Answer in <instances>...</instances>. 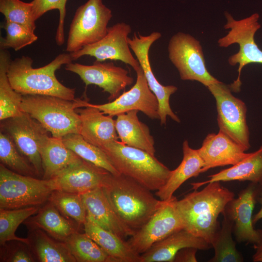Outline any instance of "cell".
Here are the masks:
<instances>
[{"instance_id":"cell-33","label":"cell","mask_w":262,"mask_h":262,"mask_svg":"<svg viewBox=\"0 0 262 262\" xmlns=\"http://www.w3.org/2000/svg\"><path fill=\"white\" fill-rule=\"evenodd\" d=\"M223 216L221 227L217 231L212 243L214 250V255L208 262H244V258L237 249L236 242L232 239V224L225 215Z\"/></svg>"},{"instance_id":"cell-20","label":"cell","mask_w":262,"mask_h":262,"mask_svg":"<svg viewBox=\"0 0 262 262\" xmlns=\"http://www.w3.org/2000/svg\"><path fill=\"white\" fill-rule=\"evenodd\" d=\"M86 212V219L102 228L124 239L135 231L127 226L117 216L101 187L82 194Z\"/></svg>"},{"instance_id":"cell-30","label":"cell","mask_w":262,"mask_h":262,"mask_svg":"<svg viewBox=\"0 0 262 262\" xmlns=\"http://www.w3.org/2000/svg\"><path fill=\"white\" fill-rule=\"evenodd\" d=\"M9 53L0 51V120L21 115L20 105L23 95L15 91L11 85L7 70L11 61Z\"/></svg>"},{"instance_id":"cell-11","label":"cell","mask_w":262,"mask_h":262,"mask_svg":"<svg viewBox=\"0 0 262 262\" xmlns=\"http://www.w3.org/2000/svg\"><path fill=\"white\" fill-rule=\"evenodd\" d=\"M0 121V131L6 133L12 139L19 151L33 166L38 177H43L39 147L50 136L49 131L38 121L23 112L19 116Z\"/></svg>"},{"instance_id":"cell-37","label":"cell","mask_w":262,"mask_h":262,"mask_svg":"<svg viewBox=\"0 0 262 262\" xmlns=\"http://www.w3.org/2000/svg\"><path fill=\"white\" fill-rule=\"evenodd\" d=\"M0 12L5 20L20 24L34 32L35 21L32 13L31 2H25L21 0H0Z\"/></svg>"},{"instance_id":"cell-13","label":"cell","mask_w":262,"mask_h":262,"mask_svg":"<svg viewBox=\"0 0 262 262\" xmlns=\"http://www.w3.org/2000/svg\"><path fill=\"white\" fill-rule=\"evenodd\" d=\"M131 26L125 22H118L108 28L106 34L97 42L86 46L80 50L70 53L72 60L83 56H90L96 61H120L131 66L136 71L140 67L132 54L128 43Z\"/></svg>"},{"instance_id":"cell-42","label":"cell","mask_w":262,"mask_h":262,"mask_svg":"<svg viewBox=\"0 0 262 262\" xmlns=\"http://www.w3.org/2000/svg\"><path fill=\"white\" fill-rule=\"evenodd\" d=\"M257 201L260 204L261 208L259 211L253 216V224L254 225L262 219V185H259Z\"/></svg>"},{"instance_id":"cell-19","label":"cell","mask_w":262,"mask_h":262,"mask_svg":"<svg viewBox=\"0 0 262 262\" xmlns=\"http://www.w3.org/2000/svg\"><path fill=\"white\" fill-rule=\"evenodd\" d=\"M197 150L204 164L201 173L212 168L234 165L249 154L243 147L220 131L208 134Z\"/></svg>"},{"instance_id":"cell-31","label":"cell","mask_w":262,"mask_h":262,"mask_svg":"<svg viewBox=\"0 0 262 262\" xmlns=\"http://www.w3.org/2000/svg\"><path fill=\"white\" fill-rule=\"evenodd\" d=\"M64 144L82 159L101 167L112 174L119 172L111 163L106 153L99 147L85 141L80 134L70 133L62 138Z\"/></svg>"},{"instance_id":"cell-18","label":"cell","mask_w":262,"mask_h":262,"mask_svg":"<svg viewBox=\"0 0 262 262\" xmlns=\"http://www.w3.org/2000/svg\"><path fill=\"white\" fill-rule=\"evenodd\" d=\"M109 173L82 159L62 170L51 180L55 185V190L82 195L102 188Z\"/></svg>"},{"instance_id":"cell-28","label":"cell","mask_w":262,"mask_h":262,"mask_svg":"<svg viewBox=\"0 0 262 262\" xmlns=\"http://www.w3.org/2000/svg\"><path fill=\"white\" fill-rule=\"evenodd\" d=\"M43 169L42 179L50 180L62 170L82 159L68 148L62 138L49 136L40 146Z\"/></svg>"},{"instance_id":"cell-35","label":"cell","mask_w":262,"mask_h":262,"mask_svg":"<svg viewBox=\"0 0 262 262\" xmlns=\"http://www.w3.org/2000/svg\"><path fill=\"white\" fill-rule=\"evenodd\" d=\"M0 163L16 173L38 177L33 166L19 151L15 143L6 133L0 131Z\"/></svg>"},{"instance_id":"cell-23","label":"cell","mask_w":262,"mask_h":262,"mask_svg":"<svg viewBox=\"0 0 262 262\" xmlns=\"http://www.w3.org/2000/svg\"><path fill=\"white\" fill-rule=\"evenodd\" d=\"M23 224L29 229H42L55 239L64 242L78 231L79 226L63 215L49 201L41 206L36 214L28 218Z\"/></svg>"},{"instance_id":"cell-4","label":"cell","mask_w":262,"mask_h":262,"mask_svg":"<svg viewBox=\"0 0 262 262\" xmlns=\"http://www.w3.org/2000/svg\"><path fill=\"white\" fill-rule=\"evenodd\" d=\"M120 174L129 177L150 191H158L169 178L171 170L154 155L115 141L100 147Z\"/></svg>"},{"instance_id":"cell-29","label":"cell","mask_w":262,"mask_h":262,"mask_svg":"<svg viewBox=\"0 0 262 262\" xmlns=\"http://www.w3.org/2000/svg\"><path fill=\"white\" fill-rule=\"evenodd\" d=\"M29 246L36 261L77 262L66 244L39 228L29 229Z\"/></svg>"},{"instance_id":"cell-34","label":"cell","mask_w":262,"mask_h":262,"mask_svg":"<svg viewBox=\"0 0 262 262\" xmlns=\"http://www.w3.org/2000/svg\"><path fill=\"white\" fill-rule=\"evenodd\" d=\"M40 207L31 206L19 209L0 208V245L10 241H18L29 245L28 238L17 237L15 232L20 224L36 214Z\"/></svg>"},{"instance_id":"cell-40","label":"cell","mask_w":262,"mask_h":262,"mask_svg":"<svg viewBox=\"0 0 262 262\" xmlns=\"http://www.w3.org/2000/svg\"><path fill=\"white\" fill-rule=\"evenodd\" d=\"M0 262H34L28 245L18 241H10L0 246Z\"/></svg>"},{"instance_id":"cell-27","label":"cell","mask_w":262,"mask_h":262,"mask_svg":"<svg viewBox=\"0 0 262 262\" xmlns=\"http://www.w3.org/2000/svg\"><path fill=\"white\" fill-rule=\"evenodd\" d=\"M183 159L180 165L171 174L165 184L155 192V195L164 201L170 199L175 191L185 181L201 173L203 162L197 149L192 148L187 140L182 144Z\"/></svg>"},{"instance_id":"cell-41","label":"cell","mask_w":262,"mask_h":262,"mask_svg":"<svg viewBox=\"0 0 262 262\" xmlns=\"http://www.w3.org/2000/svg\"><path fill=\"white\" fill-rule=\"evenodd\" d=\"M197 249L194 247L184 248L176 254L174 262H196V254Z\"/></svg>"},{"instance_id":"cell-1","label":"cell","mask_w":262,"mask_h":262,"mask_svg":"<svg viewBox=\"0 0 262 262\" xmlns=\"http://www.w3.org/2000/svg\"><path fill=\"white\" fill-rule=\"evenodd\" d=\"M234 196L220 182L214 181L208 183L200 191L195 190L181 199L177 200L176 208L183 229L212 245L220 227L218 216Z\"/></svg>"},{"instance_id":"cell-25","label":"cell","mask_w":262,"mask_h":262,"mask_svg":"<svg viewBox=\"0 0 262 262\" xmlns=\"http://www.w3.org/2000/svg\"><path fill=\"white\" fill-rule=\"evenodd\" d=\"M138 111L131 110L116 115L115 128L120 142L155 155L154 140L148 126L140 121Z\"/></svg>"},{"instance_id":"cell-7","label":"cell","mask_w":262,"mask_h":262,"mask_svg":"<svg viewBox=\"0 0 262 262\" xmlns=\"http://www.w3.org/2000/svg\"><path fill=\"white\" fill-rule=\"evenodd\" d=\"M225 16L227 22L224 28L230 30L226 35L219 39L218 43L221 47H228L235 43L239 45V51L228 60L231 66L239 65L238 77L229 85L231 91L238 92L240 90V76L243 67L250 63L262 64V50L254 40V35L261 28L258 22L260 16L258 13H254L245 18L236 20L229 13H226Z\"/></svg>"},{"instance_id":"cell-3","label":"cell","mask_w":262,"mask_h":262,"mask_svg":"<svg viewBox=\"0 0 262 262\" xmlns=\"http://www.w3.org/2000/svg\"><path fill=\"white\" fill-rule=\"evenodd\" d=\"M72 61L70 53H63L47 65L34 68L33 59L23 55L11 60L7 75L14 89L22 95H48L75 100V89L63 85L55 75L63 65Z\"/></svg>"},{"instance_id":"cell-36","label":"cell","mask_w":262,"mask_h":262,"mask_svg":"<svg viewBox=\"0 0 262 262\" xmlns=\"http://www.w3.org/2000/svg\"><path fill=\"white\" fill-rule=\"evenodd\" d=\"M65 217L72 219L79 225H83L86 219V212L81 194L54 190L49 200Z\"/></svg>"},{"instance_id":"cell-2","label":"cell","mask_w":262,"mask_h":262,"mask_svg":"<svg viewBox=\"0 0 262 262\" xmlns=\"http://www.w3.org/2000/svg\"><path fill=\"white\" fill-rule=\"evenodd\" d=\"M113 209L135 231L144 226L165 201L158 199L151 191L122 174L109 173L102 187Z\"/></svg>"},{"instance_id":"cell-43","label":"cell","mask_w":262,"mask_h":262,"mask_svg":"<svg viewBox=\"0 0 262 262\" xmlns=\"http://www.w3.org/2000/svg\"><path fill=\"white\" fill-rule=\"evenodd\" d=\"M254 247L256 251L252 256L253 262H262V242L254 245Z\"/></svg>"},{"instance_id":"cell-39","label":"cell","mask_w":262,"mask_h":262,"mask_svg":"<svg viewBox=\"0 0 262 262\" xmlns=\"http://www.w3.org/2000/svg\"><path fill=\"white\" fill-rule=\"evenodd\" d=\"M68 0H33L32 13L36 21L44 14L50 10L57 9L59 12V20L56 30L55 41L58 46L65 42L64 23L66 15V3Z\"/></svg>"},{"instance_id":"cell-26","label":"cell","mask_w":262,"mask_h":262,"mask_svg":"<svg viewBox=\"0 0 262 262\" xmlns=\"http://www.w3.org/2000/svg\"><path fill=\"white\" fill-rule=\"evenodd\" d=\"M83 226L84 232L115 262H141V255L127 241L89 219H86Z\"/></svg>"},{"instance_id":"cell-5","label":"cell","mask_w":262,"mask_h":262,"mask_svg":"<svg viewBox=\"0 0 262 262\" xmlns=\"http://www.w3.org/2000/svg\"><path fill=\"white\" fill-rule=\"evenodd\" d=\"M20 107L53 137L63 138L68 134L81 133V121L76 111L80 108L79 98L69 100L51 96L24 95Z\"/></svg>"},{"instance_id":"cell-14","label":"cell","mask_w":262,"mask_h":262,"mask_svg":"<svg viewBox=\"0 0 262 262\" xmlns=\"http://www.w3.org/2000/svg\"><path fill=\"white\" fill-rule=\"evenodd\" d=\"M161 36V33L158 32H152L145 36L139 33H134L131 38L129 37L128 43L142 68L149 88L157 98L161 124L165 125L167 116L178 123L180 121L171 109L169 103L171 95L177 91L178 88L174 85L164 86L161 84L154 76L149 60L150 47Z\"/></svg>"},{"instance_id":"cell-32","label":"cell","mask_w":262,"mask_h":262,"mask_svg":"<svg viewBox=\"0 0 262 262\" xmlns=\"http://www.w3.org/2000/svg\"><path fill=\"white\" fill-rule=\"evenodd\" d=\"M65 242L77 262H115L85 232H76Z\"/></svg>"},{"instance_id":"cell-9","label":"cell","mask_w":262,"mask_h":262,"mask_svg":"<svg viewBox=\"0 0 262 262\" xmlns=\"http://www.w3.org/2000/svg\"><path fill=\"white\" fill-rule=\"evenodd\" d=\"M207 87L215 99L219 131L248 150L250 134L245 103L231 94L229 85L220 81Z\"/></svg>"},{"instance_id":"cell-17","label":"cell","mask_w":262,"mask_h":262,"mask_svg":"<svg viewBox=\"0 0 262 262\" xmlns=\"http://www.w3.org/2000/svg\"><path fill=\"white\" fill-rule=\"evenodd\" d=\"M65 69L77 74L86 86L94 84L109 94L108 99L113 101L120 96L121 91L133 82L128 71L113 63L95 61L92 65L75 63L66 65Z\"/></svg>"},{"instance_id":"cell-38","label":"cell","mask_w":262,"mask_h":262,"mask_svg":"<svg viewBox=\"0 0 262 262\" xmlns=\"http://www.w3.org/2000/svg\"><path fill=\"white\" fill-rule=\"evenodd\" d=\"M1 27L5 31L6 35L0 38V49L12 48L17 51L38 39L34 32L18 23L5 20Z\"/></svg>"},{"instance_id":"cell-8","label":"cell","mask_w":262,"mask_h":262,"mask_svg":"<svg viewBox=\"0 0 262 262\" xmlns=\"http://www.w3.org/2000/svg\"><path fill=\"white\" fill-rule=\"evenodd\" d=\"M113 17L102 0H88L76 10L70 25L66 50L69 53L95 43L107 33Z\"/></svg>"},{"instance_id":"cell-10","label":"cell","mask_w":262,"mask_h":262,"mask_svg":"<svg viewBox=\"0 0 262 262\" xmlns=\"http://www.w3.org/2000/svg\"><path fill=\"white\" fill-rule=\"evenodd\" d=\"M168 57L183 81H196L207 87L219 81L207 70L202 47L189 34L179 32L170 38Z\"/></svg>"},{"instance_id":"cell-16","label":"cell","mask_w":262,"mask_h":262,"mask_svg":"<svg viewBox=\"0 0 262 262\" xmlns=\"http://www.w3.org/2000/svg\"><path fill=\"white\" fill-rule=\"evenodd\" d=\"M259 184L250 182L236 198L227 204L223 215L231 222L236 242L258 245L262 242V229H255L253 212L257 202Z\"/></svg>"},{"instance_id":"cell-22","label":"cell","mask_w":262,"mask_h":262,"mask_svg":"<svg viewBox=\"0 0 262 262\" xmlns=\"http://www.w3.org/2000/svg\"><path fill=\"white\" fill-rule=\"evenodd\" d=\"M212 246L203 238L183 229L154 244L141 255V262H173L176 254L182 248L194 247L207 250Z\"/></svg>"},{"instance_id":"cell-12","label":"cell","mask_w":262,"mask_h":262,"mask_svg":"<svg viewBox=\"0 0 262 262\" xmlns=\"http://www.w3.org/2000/svg\"><path fill=\"white\" fill-rule=\"evenodd\" d=\"M136 72L135 84L115 100L105 104H95L80 98L81 108L91 106L113 117L131 110H137L152 119H160L158 101L149 88L141 66Z\"/></svg>"},{"instance_id":"cell-15","label":"cell","mask_w":262,"mask_h":262,"mask_svg":"<svg viewBox=\"0 0 262 262\" xmlns=\"http://www.w3.org/2000/svg\"><path fill=\"white\" fill-rule=\"evenodd\" d=\"M177 200L173 196L166 200L148 221L131 236L127 242L136 253L141 255L154 244L183 229L176 208Z\"/></svg>"},{"instance_id":"cell-6","label":"cell","mask_w":262,"mask_h":262,"mask_svg":"<svg viewBox=\"0 0 262 262\" xmlns=\"http://www.w3.org/2000/svg\"><path fill=\"white\" fill-rule=\"evenodd\" d=\"M55 190L51 179L22 175L0 164V208L41 207Z\"/></svg>"},{"instance_id":"cell-24","label":"cell","mask_w":262,"mask_h":262,"mask_svg":"<svg viewBox=\"0 0 262 262\" xmlns=\"http://www.w3.org/2000/svg\"><path fill=\"white\" fill-rule=\"evenodd\" d=\"M208 177L209 179L207 180L191 183L192 189L197 190L214 181H249L262 185V145L256 151L249 153L238 164Z\"/></svg>"},{"instance_id":"cell-21","label":"cell","mask_w":262,"mask_h":262,"mask_svg":"<svg viewBox=\"0 0 262 262\" xmlns=\"http://www.w3.org/2000/svg\"><path fill=\"white\" fill-rule=\"evenodd\" d=\"M77 108L81 121L80 134L87 142L100 147L119 139L113 117L98 109L86 106Z\"/></svg>"}]
</instances>
